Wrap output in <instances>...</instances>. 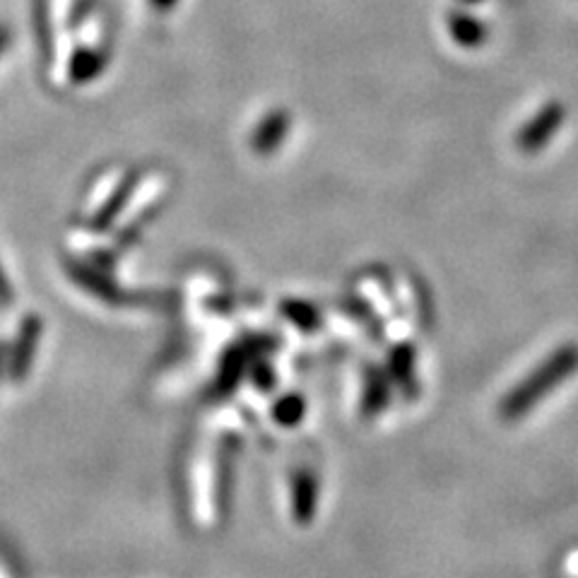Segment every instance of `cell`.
<instances>
[{
    "label": "cell",
    "instance_id": "ac0fdd59",
    "mask_svg": "<svg viewBox=\"0 0 578 578\" xmlns=\"http://www.w3.org/2000/svg\"><path fill=\"white\" fill-rule=\"evenodd\" d=\"M463 3H482V0H463Z\"/></svg>",
    "mask_w": 578,
    "mask_h": 578
},
{
    "label": "cell",
    "instance_id": "e0dca14e",
    "mask_svg": "<svg viewBox=\"0 0 578 578\" xmlns=\"http://www.w3.org/2000/svg\"><path fill=\"white\" fill-rule=\"evenodd\" d=\"M8 355H10L8 345H5V342H0V371H3V364L8 362Z\"/></svg>",
    "mask_w": 578,
    "mask_h": 578
},
{
    "label": "cell",
    "instance_id": "7c38bea8",
    "mask_svg": "<svg viewBox=\"0 0 578 578\" xmlns=\"http://www.w3.org/2000/svg\"><path fill=\"white\" fill-rule=\"evenodd\" d=\"M285 316L289 318V321L297 323L302 330H314L318 326V314L314 311V306L289 302L285 304Z\"/></svg>",
    "mask_w": 578,
    "mask_h": 578
},
{
    "label": "cell",
    "instance_id": "5bb4252c",
    "mask_svg": "<svg viewBox=\"0 0 578 578\" xmlns=\"http://www.w3.org/2000/svg\"><path fill=\"white\" fill-rule=\"evenodd\" d=\"M13 302V285H10L8 275H5L3 265H0V304Z\"/></svg>",
    "mask_w": 578,
    "mask_h": 578
},
{
    "label": "cell",
    "instance_id": "ba28073f",
    "mask_svg": "<svg viewBox=\"0 0 578 578\" xmlns=\"http://www.w3.org/2000/svg\"><path fill=\"white\" fill-rule=\"evenodd\" d=\"M391 374H393V379L400 383L403 391H408V393L415 391V350H412L410 342H403V345L393 347Z\"/></svg>",
    "mask_w": 578,
    "mask_h": 578
},
{
    "label": "cell",
    "instance_id": "4fadbf2b",
    "mask_svg": "<svg viewBox=\"0 0 578 578\" xmlns=\"http://www.w3.org/2000/svg\"><path fill=\"white\" fill-rule=\"evenodd\" d=\"M241 367H244V359H241V352L239 350L229 352L227 359H224V364H222V371H220V386L224 388V391L234 388L232 383L239 379Z\"/></svg>",
    "mask_w": 578,
    "mask_h": 578
},
{
    "label": "cell",
    "instance_id": "52a82bcc",
    "mask_svg": "<svg viewBox=\"0 0 578 578\" xmlns=\"http://www.w3.org/2000/svg\"><path fill=\"white\" fill-rule=\"evenodd\" d=\"M448 32L456 39V44L465 46V49H475L487 37V29L482 22H477L473 15L468 13H451L448 15Z\"/></svg>",
    "mask_w": 578,
    "mask_h": 578
},
{
    "label": "cell",
    "instance_id": "9a60e30c",
    "mask_svg": "<svg viewBox=\"0 0 578 578\" xmlns=\"http://www.w3.org/2000/svg\"><path fill=\"white\" fill-rule=\"evenodd\" d=\"M147 3H150L155 10H159V13H167V10L176 8V3H179V0H147Z\"/></svg>",
    "mask_w": 578,
    "mask_h": 578
},
{
    "label": "cell",
    "instance_id": "9c48e42d",
    "mask_svg": "<svg viewBox=\"0 0 578 578\" xmlns=\"http://www.w3.org/2000/svg\"><path fill=\"white\" fill-rule=\"evenodd\" d=\"M388 403V379L381 369H369L367 391H364V412L374 415Z\"/></svg>",
    "mask_w": 578,
    "mask_h": 578
},
{
    "label": "cell",
    "instance_id": "7a4b0ae2",
    "mask_svg": "<svg viewBox=\"0 0 578 578\" xmlns=\"http://www.w3.org/2000/svg\"><path fill=\"white\" fill-rule=\"evenodd\" d=\"M564 106L562 104H547L545 109H540L538 114L530 119L526 126L518 133L516 145L523 152H538L554 138V133L564 126Z\"/></svg>",
    "mask_w": 578,
    "mask_h": 578
},
{
    "label": "cell",
    "instance_id": "5b68a950",
    "mask_svg": "<svg viewBox=\"0 0 578 578\" xmlns=\"http://www.w3.org/2000/svg\"><path fill=\"white\" fill-rule=\"evenodd\" d=\"M68 275L73 277L75 282H80L87 292L94 294L97 299H102L106 304H119L123 302V292L119 285L109 280V277L97 273V270L87 268V265H68Z\"/></svg>",
    "mask_w": 578,
    "mask_h": 578
},
{
    "label": "cell",
    "instance_id": "6da1fadb",
    "mask_svg": "<svg viewBox=\"0 0 578 578\" xmlns=\"http://www.w3.org/2000/svg\"><path fill=\"white\" fill-rule=\"evenodd\" d=\"M578 369V345H564L552 352L545 362L540 364L526 381L518 383L513 391L501 400V417L504 420H516V417L528 415L542 398H547L559 383H564Z\"/></svg>",
    "mask_w": 578,
    "mask_h": 578
},
{
    "label": "cell",
    "instance_id": "30bf717a",
    "mask_svg": "<svg viewBox=\"0 0 578 578\" xmlns=\"http://www.w3.org/2000/svg\"><path fill=\"white\" fill-rule=\"evenodd\" d=\"M135 181H138V179H135V176H128V179L123 181V184L119 186V191H116L114 196H111L109 203H106L104 208L99 210V215L94 217V229H106V227H109L111 222H114V217L119 215L123 205H126L128 196H131V191H133Z\"/></svg>",
    "mask_w": 578,
    "mask_h": 578
},
{
    "label": "cell",
    "instance_id": "2e32d148",
    "mask_svg": "<svg viewBox=\"0 0 578 578\" xmlns=\"http://www.w3.org/2000/svg\"><path fill=\"white\" fill-rule=\"evenodd\" d=\"M8 46H10V29L5 25H0V56H3Z\"/></svg>",
    "mask_w": 578,
    "mask_h": 578
},
{
    "label": "cell",
    "instance_id": "3957f363",
    "mask_svg": "<svg viewBox=\"0 0 578 578\" xmlns=\"http://www.w3.org/2000/svg\"><path fill=\"white\" fill-rule=\"evenodd\" d=\"M41 333H44V321H41L39 316H27L25 321H22L13 352L8 355L10 374H13V379H25L27 371L32 369Z\"/></svg>",
    "mask_w": 578,
    "mask_h": 578
},
{
    "label": "cell",
    "instance_id": "8fae6325",
    "mask_svg": "<svg viewBox=\"0 0 578 578\" xmlns=\"http://www.w3.org/2000/svg\"><path fill=\"white\" fill-rule=\"evenodd\" d=\"M304 415V400L299 395H285L282 400H277L275 405V417L282 424H294L302 420Z\"/></svg>",
    "mask_w": 578,
    "mask_h": 578
},
{
    "label": "cell",
    "instance_id": "8992f818",
    "mask_svg": "<svg viewBox=\"0 0 578 578\" xmlns=\"http://www.w3.org/2000/svg\"><path fill=\"white\" fill-rule=\"evenodd\" d=\"M106 68V53L94 49H80L70 61L68 75L75 85H87V82L97 80Z\"/></svg>",
    "mask_w": 578,
    "mask_h": 578
},
{
    "label": "cell",
    "instance_id": "277c9868",
    "mask_svg": "<svg viewBox=\"0 0 578 578\" xmlns=\"http://www.w3.org/2000/svg\"><path fill=\"white\" fill-rule=\"evenodd\" d=\"M289 126H292V119H289L285 111L268 114L261 121V126L256 128V133H253V150H256L258 155H268V152L277 150V147L282 145V140H285Z\"/></svg>",
    "mask_w": 578,
    "mask_h": 578
}]
</instances>
